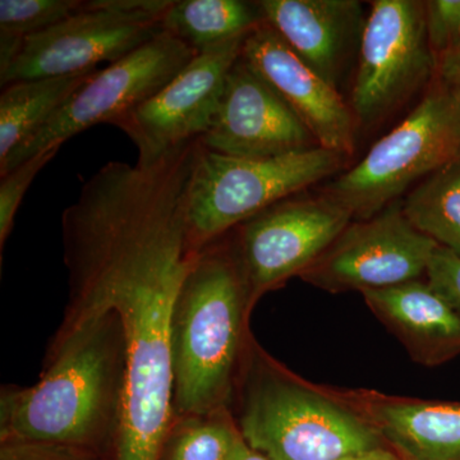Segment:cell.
<instances>
[{
  "mask_svg": "<svg viewBox=\"0 0 460 460\" xmlns=\"http://www.w3.org/2000/svg\"><path fill=\"white\" fill-rule=\"evenodd\" d=\"M198 150L153 164L111 162L63 211L66 311L119 317L126 384L114 460H159L172 420V316L198 248L189 186Z\"/></svg>",
  "mask_w": 460,
  "mask_h": 460,
  "instance_id": "6da1fadb",
  "label": "cell"
},
{
  "mask_svg": "<svg viewBox=\"0 0 460 460\" xmlns=\"http://www.w3.org/2000/svg\"><path fill=\"white\" fill-rule=\"evenodd\" d=\"M126 341L113 311H65L40 378L0 392V441L115 452L122 422Z\"/></svg>",
  "mask_w": 460,
  "mask_h": 460,
  "instance_id": "7a4b0ae2",
  "label": "cell"
},
{
  "mask_svg": "<svg viewBox=\"0 0 460 460\" xmlns=\"http://www.w3.org/2000/svg\"><path fill=\"white\" fill-rule=\"evenodd\" d=\"M235 229L199 248L172 316V414L230 408L253 307Z\"/></svg>",
  "mask_w": 460,
  "mask_h": 460,
  "instance_id": "3957f363",
  "label": "cell"
},
{
  "mask_svg": "<svg viewBox=\"0 0 460 460\" xmlns=\"http://www.w3.org/2000/svg\"><path fill=\"white\" fill-rule=\"evenodd\" d=\"M234 394L239 434L270 460H338L385 445L358 411L299 380L252 339Z\"/></svg>",
  "mask_w": 460,
  "mask_h": 460,
  "instance_id": "277c9868",
  "label": "cell"
},
{
  "mask_svg": "<svg viewBox=\"0 0 460 460\" xmlns=\"http://www.w3.org/2000/svg\"><path fill=\"white\" fill-rule=\"evenodd\" d=\"M460 162V102L434 81L398 126L321 190L352 220L375 217L414 184Z\"/></svg>",
  "mask_w": 460,
  "mask_h": 460,
  "instance_id": "5b68a950",
  "label": "cell"
},
{
  "mask_svg": "<svg viewBox=\"0 0 460 460\" xmlns=\"http://www.w3.org/2000/svg\"><path fill=\"white\" fill-rule=\"evenodd\" d=\"M348 160L323 147L244 159L202 146L190 175L187 199L193 246L199 250L270 206L338 175Z\"/></svg>",
  "mask_w": 460,
  "mask_h": 460,
  "instance_id": "8992f818",
  "label": "cell"
},
{
  "mask_svg": "<svg viewBox=\"0 0 460 460\" xmlns=\"http://www.w3.org/2000/svg\"><path fill=\"white\" fill-rule=\"evenodd\" d=\"M171 4L172 0H84L71 17L27 39L0 72V84L80 74L117 62L163 31Z\"/></svg>",
  "mask_w": 460,
  "mask_h": 460,
  "instance_id": "52a82bcc",
  "label": "cell"
},
{
  "mask_svg": "<svg viewBox=\"0 0 460 460\" xmlns=\"http://www.w3.org/2000/svg\"><path fill=\"white\" fill-rule=\"evenodd\" d=\"M436 77L425 2L376 0L366 17L350 98L358 129L384 122Z\"/></svg>",
  "mask_w": 460,
  "mask_h": 460,
  "instance_id": "ba28073f",
  "label": "cell"
},
{
  "mask_svg": "<svg viewBox=\"0 0 460 460\" xmlns=\"http://www.w3.org/2000/svg\"><path fill=\"white\" fill-rule=\"evenodd\" d=\"M198 56L186 42L162 31L122 59L99 69L25 144L16 148L0 175L51 146H62L95 124H114L153 98Z\"/></svg>",
  "mask_w": 460,
  "mask_h": 460,
  "instance_id": "9c48e42d",
  "label": "cell"
},
{
  "mask_svg": "<svg viewBox=\"0 0 460 460\" xmlns=\"http://www.w3.org/2000/svg\"><path fill=\"white\" fill-rule=\"evenodd\" d=\"M436 247L408 222L399 199L350 223L301 278L332 293L395 287L426 274Z\"/></svg>",
  "mask_w": 460,
  "mask_h": 460,
  "instance_id": "30bf717a",
  "label": "cell"
},
{
  "mask_svg": "<svg viewBox=\"0 0 460 460\" xmlns=\"http://www.w3.org/2000/svg\"><path fill=\"white\" fill-rule=\"evenodd\" d=\"M352 222L320 192L283 199L237 226L253 304L290 278L301 277Z\"/></svg>",
  "mask_w": 460,
  "mask_h": 460,
  "instance_id": "8fae6325",
  "label": "cell"
},
{
  "mask_svg": "<svg viewBox=\"0 0 460 460\" xmlns=\"http://www.w3.org/2000/svg\"><path fill=\"white\" fill-rule=\"evenodd\" d=\"M247 36L198 54L153 98L114 124L137 147V164H153L181 145L205 135Z\"/></svg>",
  "mask_w": 460,
  "mask_h": 460,
  "instance_id": "7c38bea8",
  "label": "cell"
},
{
  "mask_svg": "<svg viewBox=\"0 0 460 460\" xmlns=\"http://www.w3.org/2000/svg\"><path fill=\"white\" fill-rule=\"evenodd\" d=\"M199 140L206 150L244 159L320 147L279 93L242 56L230 69L217 114Z\"/></svg>",
  "mask_w": 460,
  "mask_h": 460,
  "instance_id": "4fadbf2b",
  "label": "cell"
},
{
  "mask_svg": "<svg viewBox=\"0 0 460 460\" xmlns=\"http://www.w3.org/2000/svg\"><path fill=\"white\" fill-rule=\"evenodd\" d=\"M242 58L313 133L320 147L352 157L357 126L349 102L266 22L248 33Z\"/></svg>",
  "mask_w": 460,
  "mask_h": 460,
  "instance_id": "5bb4252c",
  "label": "cell"
},
{
  "mask_svg": "<svg viewBox=\"0 0 460 460\" xmlns=\"http://www.w3.org/2000/svg\"><path fill=\"white\" fill-rule=\"evenodd\" d=\"M263 22L326 81L339 90L358 56L366 17L357 0H261Z\"/></svg>",
  "mask_w": 460,
  "mask_h": 460,
  "instance_id": "9a60e30c",
  "label": "cell"
},
{
  "mask_svg": "<svg viewBox=\"0 0 460 460\" xmlns=\"http://www.w3.org/2000/svg\"><path fill=\"white\" fill-rule=\"evenodd\" d=\"M376 429L402 460H460V402L338 395Z\"/></svg>",
  "mask_w": 460,
  "mask_h": 460,
  "instance_id": "2e32d148",
  "label": "cell"
},
{
  "mask_svg": "<svg viewBox=\"0 0 460 460\" xmlns=\"http://www.w3.org/2000/svg\"><path fill=\"white\" fill-rule=\"evenodd\" d=\"M362 295L414 361L438 366L460 354V316L428 281L411 280Z\"/></svg>",
  "mask_w": 460,
  "mask_h": 460,
  "instance_id": "e0dca14e",
  "label": "cell"
},
{
  "mask_svg": "<svg viewBox=\"0 0 460 460\" xmlns=\"http://www.w3.org/2000/svg\"><path fill=\"white\" fill-rule=\"evenodd\" d=\"M100 68L18 81L0 95V165L44 126Z\"/></svg>",
  "mask_w": 460,
  "mask_h": 460,
  "instance_id": "ac0fdd59",
  "label": "cell"
},
{
  "mask_svg": "<svg viewBox=\"0 0 460 460\" xmlns=\"http://www.w3.org/2000/svg\"><path fill=\"white\" fill-rule=\"evenodd\" d=\"M257 2L243 0H174L162 30L186 42L196 53L246 36L261 25Z\"/></svg>",
  "mask_w": 460,
  "mask_h": 460,
  "instance_id": "d6986e66",
  "label": "cell"
},
{
  "mask_svg": "<svg viewBox=\"0 0 460 460\" xmlns=\"http://www.w3.org/2000/svg\"><path fill=\"white\" fill-rule=\"evenodd\" d=\"M402 210L417 232L460 255V162L420 181Z\"/></svg>",
  "mask_w": 460,
  "mask_h": 460,
  "instance_id": "ffe728a7",
  "label": "cell"
},
{
  "mask_svg": "<svg viewBox=\"0 0 460 460\" xmlns=\"http://www.w3.org/2000/svg\"><path fill=\"white\" fill-rule=\"evenodd\" d=\"M239 435L229 408L192 416L172 414L159 460H228Z\"/></svg>",
  "mask_w": 460,
  "mask_h": 460,
  "instance_id": "44dd1931",
  "label": "cell"
},
{
  "mask_svg": "<svg viewBox=\"0 0 460 460\" xmlns=\"http://www.w3.org/2000/svg\"><path fill=\"white\" fill-rule=\"evenodd\" d=\"M84 4V0H0V72L27 39L71 17Z\"/></svg>",
  "mask_w": 460,
  "mask_h": 460,
  "instance_id": "7402d4cb",
  "label": "cell"
},
{
  "mask_svg": "<svg viewBox=\"0 0 460 460\" xmlns=\"http://www.w3.org/2000/svg\"><path fill=\"white\" fill-rule=\"evenodd\" d=\"M60 147L62 146L47 148L12 171L0 175V250L2 252L13 229L18 208L25 198L27 190L41 169L56 157Z\"/></svg>",
  "mask_w": 460,
  "mask_h": 460,
  "instance_id": "603a6c76",
  "label": "cell"
},
{
  "mask_svg": "<svg viewBox=\"0 0 460 460\" xmlns=\"http://www.w3.org/2000/svg\"><path fill=\"white\" fill-rule=\"evenodd\" d=\"M428 284L460 316V255L438 246L426 270Z\"/></svg>",
  "mask_w": 460,
  "mask_h": 460,
  "instance_id": "cb8c5ba5",
  "label": "cell"
},
{
  "mask_svg": "<svg viewBox=\"0 0 460 460\" xmlns=\"http://www.w3.org/2000/svg\"><path fill=\"white\" fill-rule=\"evenodd\" d=\"M429 44L435 58L460 39V0L425 2Z\"/></svg>",
  "mask_w": 460,
  "mask_h": 460,
  "instance_id": "d4e9b609",
  "label": "cell"
},
{
  "mask_svg": "<svg viewBox=\"0 0 460 460\" xmlns=\"http://www.w3.org/2000/svg\"><path fill=\"white\" fill-rule=\"evenodd\" d=\"M0 460H102L100 452L72 445L7 441L0 447Z\"/></svg>",
  "mask_w": 460,
  "mask_h": 460,
  "instance_id": "484cf974",
  "label": "cell"
},
{
  "mask_svg": "<svg viewBox=\"0 0 460 460\" xmlns=\"http://www.w3.org/2000/svg\"><path fill=\"white\" fill-rule=\"evenodd\" d=\"M435 80L460 102V39L436 57Z\"/></svg>",
  "mask_w": 460,
  "mask_h": 460,
  "instance_id": "4316f807",
  "label": "cell"
},
{
  "mask_svg": "<svg viewBox=\"0 0 460 460\" xmlns=\"http://www.w3.org/2000/svg\"><path fill=\"white\" fill-rule=\"evenodd\" d=\"M338 460H402L390 447H372L363 452L349 454Z\"/></svg>",
  "mask_w": 460,
  "mask_h": 460,
  "instance_id": "83f0119b",
  "label": "cell"
},
{
  "mask_svg": "<svg viewBox=\"0 0 460 460\" xmlns=\"http://www.w3.org/2000/svg\"><path fill=\"white\" fill-rule=\"evenodd\" d=\"M228 460H270L266 458L263 454L257 452V450L251 447L250 445L243 440L239 435L237 443L233 447V452L230 454Z\"/></svg>",
  "mask_w": 460,
  "mask_h": 460,
  "instance_id": "f1b7e54d",
  "label": "cell"
}]
</instances>
